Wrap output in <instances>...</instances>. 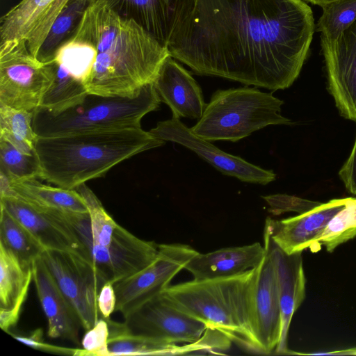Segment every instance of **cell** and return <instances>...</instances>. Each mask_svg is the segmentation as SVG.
I'll list each match as a JSON object with an SVG mask.
<instances>
[{
	"mask_svg": "<svg viewBox=\"0 0 356 356\" xmlns=\"http://www.w3.org/2000/svg\"><path fill=\"white\" fill-rule=\"evenodd\" d=\"M314 31L302 0H181L166 47L197 74L277 90L299 76Z\"/></svg>",
	"mask_w": 356,
	"mask_h": 356,
	"instance_id": "cell-1",
	"label": "cell"
},
{
	"mask_svg": "<svg viewBox=\"0 0 356 356\" xmlns=\"http://www.w3.org/2000/svg\"><path fill=\"white\" fill-rule=\"evenodd\" d=\"M74 38L93 59L84 82L88 93L103 96H137L154 83L168 48L136 22L116 13L105 0H93L86 8Z\"/></svg>",
	"mask_w": 356,
	"mask_h": 356,
	"instance_id": "cell-2",
	"label": "cell"
},
{
	"mask_svg": "<svg viewBox=\"0 0 356 356\" xmlns=\"http://www.w3.org/2000/svg\"><path fill=\"white\" fill-rule=\"evenodd\" d=\"M165 143L141 127L125 128L38 137L35 152L40 179L76 189L104 177L122 161Z\"/></svg>",
	"mask_w": 356,
	"mask_h": 356,
	"instance_id": "cell-3",
	"label": "cell"
},
{
	"mask_svg": "<svg viewBox=\"0 0 356 356\" xmlns=\"http://www.w3.org/2000/svg\"><path fill=\"white\" fill-rule=\"evenodd\" d=\"M256 268L230 277L193 279L169 285L161 293L207 327L217 330L232 341L258 353L252 317Z\"/></svg>",
	"mask_w": 356,
	"mask_h": 356,
	"instance_id": "cell-4",
	"label": "cell"
},
{
	"mask_svg": "<svg viewBox=\"0 0 356 356\" xmlns=\"http://www.w3.org/2000/svg\"><path fill=\"white\" fill-rule=\"evenodd\" d=\"M161 102L154 83L134 97L88 93L80 104L62 112L38 108L34 111L32 125L39 137L138 128L142 118L157 110Z\"/></svg>",
	"mask_w": 356,
	"mask_h": 356,
	"instance_id": "cell-5",
	"label": "cell"
},
{
	"mask_svg": "<svg viewBox=\"0 0 356 356\" xmlns=\"http://www.w3.org/2000/svg\"><path fill=\"white\" fill-rule=\"evenodd\" d=\"M283 104L256 87L218 90L191 129L208 141L236 142L268 125H290L291 120L281 114Z\"/></svg>",
	"mask_w": 356,
	"mask_h": 356,
	"instance_id": "cell-6",
	"label": "cell"
},
{
	"mask_svg": "<svg viewBox=\"0 0 356 356\" xmlns=\"http://www.w3.org/2000/svg\"><path fill=\"white\" fill-rule=\"evenodd\" d=\"M52 77L51 62L33 56L26 40L0 42V104L34 112Z\"/></svg>",
	"mask_w": 356,
	"mask_h": 356,
	"instance_id": "cell-7",
	"label": "cell"
},
{
	"mask_svg": "<svg viewBox=\"0 0 356 356\" xmlns=\"http://www.w3.org/2000/svg\"><path fill=\"white\" fill-rule=\"evenodd\" d=\"M41 259L88 330L102 318L97 298L109 281L86 257L75 252L45 250Z\"/></svg>",
	"mask_w": 356,
	"mask_h": 356,
	"instance_id": "cell-8",
	"label": "cell"
},
{
	"mask_svg": "<svg viewBox=\"0 0 356 356\" xmlns=\"http://www.w3.org/2000/svg\"><path fill=\"white\" fill-rule=\"evenodd\" d=\"M199 252L186 244H158L156 259L147 267L113 284L115 311L124 318L160 294Z\"/></svg>",
	"mask_w": 356,
	"mask_h": 356,
	"instance_id": "cell-9",
	"label": "cell"
},
{
	"mask_svg": "<svg viewBox=\"0 0 356 356\" xmlns=\"http://www.w3.org/2000/svg\"><path fill=\"white\" fill-rule=\"evenodd\" d=\"M149 133L164 141L178 143L194 152L222 174L238 179L261 185L276 178L273 170H265L243 159L225 152L207 140L195 135L178 118L159 122Z\"/></svg>",
	"mask_w": 356,
	"mask_h": 356,
	"instance_id": "cell-10",
	"label": "cell"
},
{
	"mask_svg": "<svg viewBox=\"0 0 356 356\" xmlns=\"http://www.w3.org/2000/svg\"><path fill=\"white\" fill-rule=\"evenodd\" d=\"M124 323L134 334L174 343H193L207 328L203 323L176 307L161 293L124 318Z\"/></svg>",
	"mask_w": 356,
	"mask_h": 356,
	"instance_id": "cell-11",
	"label": "cell"
},
{
	"mask_svg": "<svg viewBox=\"0 0 356 356\" xmlns=\"http://www.w3.org/2000/svg\"><path fill=\"white\" fill-rule=\"evenodd\" d=\"M327 88L339 114L356 122V21L337 38L321 40Z\"/></svg>",
	"mask_w": 356,
	"mask_h": 356,
	"instance_id": "cell-12",
	"label": "cell"
},
{
	"mask_svg": "<svg viewBox=\"0 0 356 356\" xmlns=\"http://www.w3.org/2000/svg\"><path fill=\"white\" fill-rule=\"evenodd\" d=\"M265 256L256 268L252 300L253 330L258 353H275L282 332L277 270L273 257Z\"/></svg>",
	"mask_w": 356,
	"mask_h": 356,
	"instance_id": "cell-13",
	"label": "cell"
},
{
	"mask_svg": "<svg viewBox=\"0 0 356 356\" xmlns=\"http://www.w3.org/2000/svg\"><path fill=\"white\" fill-rule=\"evenodd\" d=\"M0 206L24 225L45 250L75 252L86 257L80 241L57 210L36 208L11 188L0 195Z\"/></svg>",
	"mask_w": 356,
	"mask_h": 356,
	"instance_id": "cell-14",
	"label": "cell"
},
{
	"mask_svg": "<svg viewBox=\"0 0 356 356\" xmlns=\"http://www.w3.org/2000/svg\"><path fill=\"white\" fill-rule=\"evenodd\" d=\"M348 199H332L286 219L277 220L267 218L264 229L286 254L302 252L317 243L329 221L344 207Z\"/></svg>",
	"mask_w": 356,
	"mask_h": 356,
	"instance_id": "cell-15",
	"label": "cell"
},
{
	"mask_svg": "<svg viewBox=\"0 0 356 356\" xmlns=\"http://www.w3.org/2000/svg\"><path fill=\"white\" fill-rule=\"evenodd\" d=\"M264 245L275 261L281 309L282 332L275 353L293 355V351L287 345L288 333L292 317L306 296L302 252L286 254L275 244L266 229Z\"/></svg>",
	"mask_w": 356,
	"mask_h": 356,
	"instance_id": "cell-16",
	"label": "cell"
},
{
	"mask_svg": "<svg viewBox=\"0 0 356 356\" xmlns=\"http://www.w3.org/2000/svg\"><path fill=\"white\" fill-rule=\"evenodd\" d=\"M33 280L47 319V336L79 343L80 319L41 257L32 265Z\"/></svg>",
	"mask_w": 356,
	"mask_h": 356,
	"instance_id": "cell-17",
	"label": "cell"
},
{
	"mask_svg": "<svg viewBox=\"0 0 356 356\" xmlns=\"http://www.w3.org/2000/svg\"><path fill=\"white\" fill-rule=\"evenodd\" d=\"M154 85L173 117L200 119L207 105L202 89L190 72L171 56L164 60Z\"/></svg>",
	"mask_w": 356,
	"mask_h": 356,
	"instance_id": "cell-18",
	"label": "cell"
},
{
	"mask_svg": "<svg viewBox=\"0 0 356 356\" xmlns=\"http://www.w3.org/2000/svg\"><path fill=\"white\" fill-rule=\"evenodd\" d=\"M265 254L264 245L258 242L204 254L198 252L184 269L197 280L227 277L257 267Z\"/></svg>",
	"mask_w": 356,
	"mask_h": 356,
	"instance_id": "cell-19",
	"label": "cell"
},
{
	"mask_svg": "<svg viewBox=\"0 0 356 356\" xmlns=\"http://www.w3.org/2000/svg\"><path fill=\"white\" fill-rule=\"evenodd\" d=\"M109 329L108 350L110 356L177 355L197 352L209 353L211 347L202 336L193 342L179 346L159 339L131 332L125 323L106 319Z\"/></svg>",
	"mask_w": 356,
	"mask_h": 356,
	"instance_id": "cell-20",
	"label": "cell"
},
{
	"mask_svg": "<svg viewBox=\"0 0 356 356\" xmlns=\"http://www.w3.org/2000/svg\"><path fill=\"white\" fill-rule=\"evenodd\" d=\"M105 1L120 16L136 22L166 47L181 0Z\"/></svg>",
	"mask_w": 356,
	"mask_h": 356,
	"instance_id": "cell-21",
	"label": "cell"
},
{
	"mask_svg": "<svg viewBox=\"0 0 356 356\" xmlns=\"http://www.w3.org/2000/svg\"><path fill=\"white\" fill-rule=\"evenodd\" d=\"M11 190L19 197L40 209L87 213L86 202L75 189L45 185L37 179L10 181Z\"/></svg>",
	"mask_w": 356,
	"mask_h": 356,
	"instance_id": "cell-22",
	"label": "cell"
},
{
	"mask_svg": "<svg viewBox=\"0 0 356 356\" xmlns=\"http://www.w3.org/2000/svg\"><path fill=\"white\" fill-rule=\"evenodd\" d=\"M56 0H22L0 20V42L24 40L40 24Z\"/></svg>",
	"mask_w": 356,
	"mask_h": 356,
	"instance_id": "cell-23",
	"label": "cell"
},
{
	"mask_svg": "<svg viewBox=\"0 0 356 356\" xmlns=\"http://www.w3.org/2000/svg\"><path fill=\"white\" fill-rule=\"evenodd\" d=\"M49 61L53 77L39 108L58 113L80 104L88 94L83 82L74 78L54 60Z\"/></svg>",
	"mask_w": 356,
	"mask_h": 356,
	"instance_id": "cell-24",
	"label": "cell"
},
{
	"mask_svg": "<svg viewBox=\"0 0 356 356\" xmlns=\"http://www.w3.org/2000/svg\"><path fill=\"white\" fill-rule=\"evenodd\" d=\"M1 207V206H0ZM0 243L10 250L26 268H32L45 250L34 236L1 207Z\"/></svg>",
	"mask_w": 356,
	"mask_h": 356,
	"instance_id": "cell-25",
	"label": "cell"
},
{
	"mask_svg": "<svg viewBox=\"0 0 356 356\" xmlns=\"http://www.w3.org/2000/svg\"><path fill=\"white\" fill-rule=\"evenodd\" d=\"M33 114L0 104V139L24 152L35 153V143L39 136L33 128Z\"/></svg>",
	"mask_w": 356,
	"mask_h": 356,
	"instance_id": "cell-26",
	"label": "cell"
},
{
	"mask_svg": "<svg viewBox=\"0 0 356 356\" xmlns=\"http://www.w3.org/2000/svg\"><path fill=\"white\" fill-rule=\"evenodd\" d=\"M93 0H74L57 16L42 44L37 58L46 62L53 58L58 47L76 31L84 12Z\"/></svg>",
	"mask_w": 356,
	"mask_h": 356,
	"instance_id": "cell-27",
	"label": "cell"
},
{
	"mask_svg": "<svg viewBox=\"0 0 356 356\" xmlns=\"http://www.w3.org/2000/svg\"><path fill=\"white\" fill-rule=\"evenodd\" d=\"M32 280V268L24 267L10 250L0 243V307H11Z\"/></svg>",
	"mask_w": 356,
	"mask_h": 356,
	"instance_id": "cell-28",
	"label": "cell"
},
{
	"mask_svg": "<svg viewBox=\"0 0 356 356\" xmlns=\"http://www.w3.org/2000/svg\"><path fill=\"white\" fill-rule=\"evenodd\" d=\"M0 172L10 181L40 178L41 168L36 154L24 152L0 139Z\"/></svg>",
	"mask_w": 356,
	"mask_h": 356,
	"instance_id": "cell-29",
	"label": "cell"
},
{
	"mask_svg": "<svg viewBox=\"0 0 356 356\" xmlns=\"http://www.w3.org/2000/svg\"><path fill=\"white\" fill-rule=\"evenodd\" d=\"M316 31L321 40L328 42L337 37L356 21V0H334L322 6Z\"/></svg>",
	"mask_w": 356,
	"mask_h": 356,
	"instance_id": "cell-30",
	"label": "cell"
},
{
	"mask_svg": "<svg viewBox=\"0 0 356 356\" xmlns=\"http://www.w3.org/2000/svg\"><path fill=\"white\" fill-rule=\"evenodd\" d=\"M356 236V197H349L344 207L329 221L317 241L332 252L339 245Z\"/></svg>",
	"mask_w": 356,
	"mask_h": 356,
	"instance_id": "cell-31",
	"label": "cell"
},
{
	"mask_svg": "<svg viewBox=\"0 0 356 356\" xmlns=\"http://www.w3.org/2000/svg\"><path fill=\"white\" fill-rule=\"evenodd\" d=\"M108 337V323L100 318L92 327L86 330L81 340L83 349H80L79 356H110Z\"/></svg>",
	"mask_w": 356,
	"mask_h": 356,
	"instance_id": "cell-32",
	"label": "cell"
},
{
	"mask_svg": "<svg viewBox=\"0 0 356 356\" xmlns=\"http://www.w3.org/2000/svg\"><path fill=\"white\" fill-rule=\"evenodd\" d=\"M71 1L72 0H56L47 15L26 39L27 47L35 57L53 22Z\"/></svg>",
	"mask_w": 356,
	"mask_h": 356,
	"instance_id": "cell-33",
	"label": "cell"
},
{
	"mask_svg": "<svg viewBox=\"0 0 356 356\" xmlns=\"http://www.w3.org/2000/svg\"><path fill=\"white\" fill-rule=\"evenodd\" d=\"M270 207L273 213H281L286 211L304 213L321 204L318 202L310 201L295 196L285 194H276L263 197Z\"/></svg>",
	"mask_w": 356,
	"mask_h": 356,
	"instance_id": "cell-34",
	"label": "cell"
},
{
	"mask_svg": "<svg viewBox=\"0 0 356 356\" xmlns=\"http://www.w3.org/2000/svg\"><path fill=\"white\" fill-rule=\"evenodd\" d=\"M13 337L17 341L30 346L34 349L42 350L49 353H60L65 355H75L76 349L55 346L47 343L43 339V331L41 328H38L31 332L28 336L13 335Z\"/></svg>",
	"mask_w": 356,
	"mask_h": 356,
	"instance_id": "cell-35",
	"label": "cell"
},
{
	"mask_svg": "<svg viewBox=\"0 0 356 356\" xmlns=\"http://www.w3.org/2000/svg\"><path fill=\"white\" fill-rule=\"evenodd\" d=\"M29 286L30 284H28L25 287L20 296L11 307H0V327L4 332L10 333V330L17 324L22 305L28 296Z\"/></svg>",
	"mask_w": 356,
	"mask_h": 356,
	"instance_id": "cell-36",
	"label": "cell"
},
{
	"mask_svg": "<svg viewBox=\"0 0 356 356\" xmlns=\"http://www.w3.org/2000/svg\"><path fill=\"white\" fill-rule=\"evenodd\" d=\"M97 306L104 319L110 318L111 314L115 311L116 296L111 282H106L102 287L97 298Z\"/></svg>",
	"mask_w": 356,
	"mask_h": 356,
	"instance_id": "cell-37",
	"label": "cell"
},
{
	"mask_svg": "<svg viewBox=\"0 0 356 356\" xmlns=\"http://www.w3.org/2000/svg\"><path fill=\"white\" fill-rule=\"evenodd\" d=\"M339 175L346 190L356 195V138L352 152L339 172Z\"/></svg>",
	"mask_w": 356,
	"mask_h": 356,
	"instance_id": "cell-38",
	"label": "cell"
},
{
	"mask_svg": "<svg viewBox=\"0 0 356 356\" xmlns=\"http://www.w3.org/2000/svg\"><path fill=\"white\" fill-rule=\"evenodd\" d=\"M296 355H356V348H350L345 350H334L327 353H296Z\"/></svg>",
	"mask_w": 356,
	"mask_h": 356,
	"instance_id": "cell-39",
	"label": "cell"
},
{
	"mask_svg": "<svg viewBox=\"0 0 356 356\" xmlns=\"http://www.w3.org/2000/svg\"><path fill=\"white\" fill-rule=\"evenodd\" d=\"M307 1L308 2L312 3L314 5H317V6L322 7L325 4H326L330 1H334V0H307Z\"/></svg>",
	"mask_w": 356,
	"mask_h": 356,
	"instance_id": "cell-40",
	"label": "cell"
}]
</instances>
